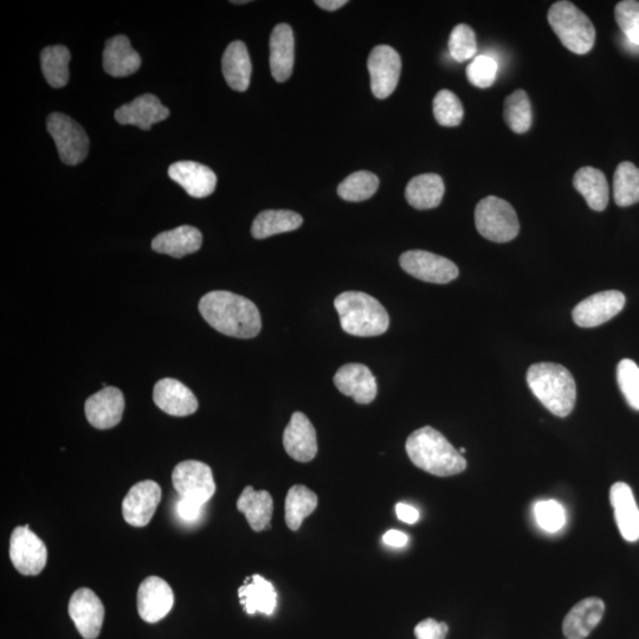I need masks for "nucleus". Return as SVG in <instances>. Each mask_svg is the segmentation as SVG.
<instances>
[{"label":"nucleus","instance_id":"e433bc0d","mask_svg":"<svg viewBox=\"0 0 639 639\" xmlns=\"http://www.w3.org/2000/svg\"><path fill=\"white\" fill-rule=\"evenodd\" d=\"M505 121L513 132L522 134L532 126V106L525 90L518 89L505 101Z\"/></svg>","mask_w":639,"mask_h":639},{"label":"nucleus","instance_id":"a878e982","mask_svg":"<svg viewBox=\"0 0 639 639\" xmlns=\"http://www.w3.org/2000/svg\"><path fill=\"white\" fill-rule=\"evenodd\" d=\"M202 244V232L191 225H182V227L161 232L154 238L152 249L158 254L182 258L197 253Z\"/></svg>","mask_w":639,"mask_h":639},{"label":"nucleus","instance_id":"473e14b6","mask_svg":"<svg viewBox=\"0 0 639 639\" xmlns=\"http://www.w3.org/2000/svg\"><path fill=\"white\" fill-rule=\"evenodd\" d=\"M318 496L305 486H294L286 497V524L292 531H298L303 520L318 507Z\"/></svg>","mask_w":639,"mask_h":639},{"label":"nucleus","instance_id":"393cba45","mask_svg":"<svg viewBox=\"0 0 639 639\" xmlns=\"http://www.w3.org/2000/svg\"><path fill=\"white\" fill-rule=\"evenodd\" d=\"M141 67V57L132 48L128 37L119 35L111 38L103 50V69L113 77H126L137 73Z\"/></svg>","mask_w":639,"mask_h":639},{"label":"nucleus","instance_id":"a18cd8bd","mask_svg":"<svg viewBox=\"0 0 639 639\" xmlns=\"http://www.w3.org/2000/svg\"><path fill=\"white\" fill-rule=\"evenodd\" d=\"M204 506L198 505V503L182 499L177 502L176 512L178 518L185 522V524H196L197 521L202 519Z\"/></svg>","mask_w":639,"mask_h":639},{"label":"nucleus","instance_id":"f3484780","mask_svg":"<svg viewBox=\"0 0 639 639\" xmlns=\"http://www.w3.org/2000/svg\"><path fill=\"white\" fill-rule=\"evenodd\" d=\"M283 447L293 460L307 463L318 454L313 424L302 412H295L283 434Z\"/></svg>","mask_w":639,"mask_h":639},{"label":"nucleus","instance_id":"f03ea898","mask_svg":"<svg viewBox=\"0 0 639 639\" xmlns=\"http://www.w3.org/2000/svg\"><path fill=\"white\" fill-rule=\"evenodd\" d=\"M406 453L419 469L431 475L448 477L463 473L467 461L440 431L424 426L406 441Z\"/></svg>","mask_w":639,"mask_h":639},{"label":"nucleus","instance_id":"72a5a7b5","mask_svg":"<svg viewBox=\"0 0 639 639\" xmlns=\"http://www.w3.org/2000/svg\"><path fill=\"white\" fill-rule=\"evenodd\" d=\"M70 58V51L64 45H53L42 51L43 75L51 87L58 89L67 86Z\"/></svg>","mask_w":639,"mask_h":639},{"label":"nucleus","instance_id":"6e6552de","mask_svg":"<svg viewBox=\"0 0 639 639\" xmlns=\"http://www.w3.org/2000/svg\"><path fill=\"white\" fill-rule=\"evenodd\" d=\"M174 489L182 499L205 506L216 493V483L208 464L199 461H184L173 470Z\"/></svg>","mask_w":639,"mask_h":639},{"label":"nucleus","instance_id":"4468645a","mask_svg":"<svg viewBox=\"0 0 639 639\" xmlns=\"http://www.w3.org/2000/svg\"><path fill=\"white\" fill-rule=\"evenodd\" d=\"M161 500V488L157 482L142 481L129 489L122 501V515L128 525L145 527L156 514Z\"/></svg>","mask_w":639,"mask_h":639},{"label":"nucleus","instance_id":"9d476101","mask_svg":"<svg viewBox=\"0 0 639 639\" xmlns=\"http://www.w3.org/2000/svg\"><path fill=\"white\" fill-rule=\"evenodd\" d=\"M400 267L416 279L436 284H447L457 279L460 270L453 261L424 250L406 251L399 258Z\"/></svg>","mask_w":639,"mask_h":639},{"label":"nucleus","instance_id":"58836bf2","mask_svg":"<svg viewBox=\"0 0 639 639\" xmlns=\"http://www.w3.org/2000/svg\"><path fill=\"white\" fill-rule=\"evenodd\" d=\"M617 382L626 402L639 411V367L634 360L624 359L618 364Z\"/></svg>","mask_w":639,"mask_h":639},{"label":"nucleus","instance_id":"4c0bfd02","mask_svg":"<svg viewBox=\"0 0 639 639\" xmlns=\"http://www.w3.org/2000/svg\"><path fill=\"white\" fill-rule=\"evenodd\" d=\"M434 115L441 126L456 127L461 125L464 116L461 100L450 90H441L435 96Z\"/></svg>","mask_w":639,"mask_h":639},{"label":"nucleus","instance_id":"f704fd0d","mask_svg":"<svg viewBox=\"0 0 639 639\" xmlns=\"http://www.w3.org/2000/svg\"><path fill=\"white\" fill-rule=\"evenodd\" d=\"M613 198L621 208L639 203V169L630 161L617 166L613 176Z\"/></svg>","mask_w":639,"mask_h":639},{"label":"nucleus","instance_id":"a19ab883","mask_svg":"<svg viewBox=\"0 0 639 639\" xmlns=\"http://www.w3.org/2000/svg\"><path fill=\"white\" fill-rule=\"evenodd\" d=\"M534 516L540 528L557 533L566 525V512L558 501L542 500L534 505Z\"/></svg>","mask_w":639,"mask_h":639},{"label":"nucleus","instance_id":"7ed1b4c3","mask_svg":"<svg viewBox=\"0 0 639 639\" xmlns=\"http://www.w3.org/2000/svg\"><path fill=\"white\" fill-rule=\"evenodd\" d=\"M527 383L533 395L554 416L567 417L577 400V385L566 367L553 363L534 364L527 372Z\"/></svg>","mask_w":639,"mask_h":639},{"label":"nucleus","instance_id":"de8ad7c7","mask_svg":"<svg viewBox=\"0 0 639 639\" xmlns=\"http://www.w3.org/2000/svg\"><path fill=\"white\" fill-rule=\"evenodd\" d=\"M385 544L390 547H404L408 544V535L403 532L397 531V529H391L386 532L383 538Z\"/></svg>","mask_w":639,"mask_h":639},{"label":"nucleus","instance_id":"09e8293b","mask_svg":"<svg viewBox=\"0 0 639 639\" xmlns=\"http://www.w3.org/2000/svg\"><path fill=\"white\" fill-rule=\"evenodd\" d=\"M347 3L348 2H346V0H318V2H315V4L319 6V8L326 11H337Z\"/></svg>","mask_w":639,"mask_h":639},{"label":"nucleus","instance_id":"0eeeda50","mask_svg":"<svg viewBox=\"0 0 639 639\" xmlns=\"http://www.w3.org/2000/svg\"><path fill=\"white\" fill-rule=\"evenodd\" d=\"M47 128L64 164L79 165L87 158L89 138L85 129L76 121L66 114L53 113L49 115Z\"/></svg>","mask_w":639,"mask_h":639},{"label":"nucleus","instance_id":"2eb2a0df","mask_svg":"<svg viewBox=\"0 0 639 639\" xmlns=\"http://www.w3.org/2000/svg\"><path fill=\"white\" fill-rule=\"evenodd\" d=\"M137 600L140 617L153 624L169 615L174 605V593L164 579L152 576L141 583Z\"/></svg>","mask_w":639,"mask_h":639},{"label":"nucleus","instance_id":"c03bdc74","mask_svg":"<svg viewBox=\"0 0 639 639\" xmlns=\"http://www.w3.org/2000/svg\"><path fill=\"white\" fill-rule=\"evenodd\" d=\"M449 632V626L445 623L437 622L436 619H424L415 628L417 639H445Z\"/></svg>","mask_w":639,"mask_h":639},{"label":"nucleus","instance_id":"f257e3e1","mask_svg":"<svg viewBox=\"0 0 639 639\" xmlns=\"http://www.w3.org/2000/svg\"><path fill=\"white\" fill-rule=\"evenodd\" d=\"M199 312L216 331L238 339L255 338L261 332V314L254 302L224 290L203 296Z\"/></svg>","mask_w":639,"mask_h":639},{"label":"nucleus","instance_id":"ddd939ff","mask_svg":"<svg viewBox=\"0 0 639 639\" xmlns=\"http://www.w3.org/2000/svg\"><path fill=\"white\" fill-rule=\"evenodd\" d=\"M69 616L83 638L95 639L102 629L105 606L94 591L83 587L70 598Z\"/></svg>","mask_w":639,"mask_h":639},{"label":"nucleus","instance_id":"c9c22d12","mask_svg":"<svg viewBox=\"0 0 639 639\" xmlns=\"http://www.w3.org/2000/svg\"><path fill=\"white\" fill-rule=\"evenodd\" d=\"M379 179L369 171L352 173L338 186V195L347 202L359 203L376 195Z\"/></svg>","mask_w":639,"mask_h":639},{"label":"nucleus","instance_id":"7c9ffc66","mask_svg":"<svg viewBox=\"0 0 639 639\" xmlns=\"http://www.w3.org/2000/svg\"><path fill=\"white\" fill-rule=\"evenodd\" d=\"M445 192L443 179L435 173L421 174L410 180L405 190L408 203L417 210H430L442 203Z\"/></svg>","mask_w":639,"mask_h":639},{"label":"nucleus","instance_id":"20e7f679","mask_svg":"<svg viewBox=\"0 0 639 639\" xmlns=\"http://www.w3.org/2000/svg\"><path fill=\"white\" fill-rule=\"evenodd\" d=\"M334 306L340 316L342 329L354 337H378L389 329V314L382 303L369 294L342 293L335 299Z\"/></svg>","mask_w":639,"mask_h":639},{"label":"nucleus","instance_id":"39448f33","mask_svg":"<svg viewBox=\"0 0 639 639\" xmlns=\"http://www.w3.org/2000/svg\"><path fill=\"white\" fill-rule=\"evenodd\" d=\"M548 23L564 47L585 55L595 47L596 29L583 11L567 0L554 3L547 15Z\"/></svg>","mask_w":639,"mask_h":639},{"label":"nucleus","instance_id":"a211bd4d","mask_svg":"<svg viewBox=\"0 0 639 639\" xmlns=\"http://www.w3.org/2000/svg\"><path fill=\"white\" fill-rule=\"evenodd\" d=\"M154 403L170 416L186 417L198 410V400L189 387L177 379L165 378L154 386Z\"/></svg>","mask_w":639,"mask_h":639},{"label":"nucleus","instance_id":"6ab92c4d","mask_svg":"<svg viewBox=\"0 0 639 639\" xmlns=\"http://www.w3.org/2000/svg\"><path fill=\"white\" fill-rule=\"evenodd\" d=\"M337 389L358 404H370L377 397L378 387L369 367L361 364H347L334 376Z\"/></svg>","mask_w":639,"mask_h":639},{"label":"nucleus","instance_id":"bb28decb","mask_svg":"<svg viewBox=\"0 0 639 639\" xmlns=\"http://www.w3.org/2000/svg\"><path fill=\"white\" fill-rule=\"evenodd\" d=\"M241 604L248 615L254 616L260 612L263 615H273L277 606V593L273 584L260 574L245 580L238 590Z\"/></svg>","mask_w":639,"mask_h":639},{"label":"nucleus","instance_id":"c85d7f7f","mask_svg":"<svg viewBox=\"0 0 639 639\" xmlns=\"http://www.w3.org/2000/svg\"><path fill=\"white\" fill-rule=\"evenodd\" d=\"M573 186L592 210L602 212L608 208L610 189L602 171L591 166L582 167L574 174Z\"/></svg>","mask_w":639,"mask_h":639},{"label":"nucleus","instance_id":"aec40b11","mask_svg":"<svg viewBox=\"0 0 639 639\" xmlns=\"http://www.w3.org/2000/svg\"><path fill=\"white\" fill-rule=\"evenodd\" d=\"M169 116L170 109L152 94L141 95L115 112V120L119 124L138 126L144 131H150L154 124L166 120Z\"/></svg>","mask_w":639,"mask_h":639},{"label":"nucleus","instance_id":"412c9836","mask_svg":"<svg viewBox=\"0 0 639 639\" xmlns=\"http://www.w3.org/2000/svg\"><path fill=\"white\" fill-rule=\"evenodd\" d=\"M169 176L191 197L205 198L216 190L217 176L208 166L196 161H178L170 166Z\"/></svg>","mask_w":639,"mask_h":639},{"label":"nucleus","instance_id":"1a4fd4ad","mask_svg":"<svg viewBox=\"0 0 639 639\" xmlns=\"http://www.w3.org/2000/svg\"><path fill=\"white\" fill-rule=\"evenodd\" d=\"M10 559L23 576H37L47 565V547L28 525L17 527L11 534Z\"/></svg>","mask_w":639,"mask_h":639},{"label":"nucleus","instance_id":"f8f14e48","mask_svg":"<svg viewBox=\"0 0 639 639\" xmlns=\"http://www.w3.org/2000/svg\"><path fill=\"white\" fill-rule=\"evenodd\" d=\"M625 296L618 290H606L590 296L573 309L574 324L593 328L605 324L623 311Z\"/></svg>","mask_w":639,"mask_h":639},{"label":"nucleus","instance_id":"37998d69","mask_svg":"<svg viewBox=\"0 0 639 639\" xmlns=\"http://www.w3.org/2000/svg\"><path fill=\"white\" fill-rule=\"evenodd\" d=\"M497 63L494 58L481 55L476 57L467 68V76L471 85L486 89L492 87L496 80Z\"/></svg>","mask_w":639,"mask_h":639},{"label":"nucleus","instance_id":"423d86ee","mask_svg":"<svg viewBox=\"0 0 639 639\" xmlns=\"http://www.w3.org/2000/svg\"><path fill=\"white\" fill-rule=\"evenodd\" d=\"M475 224L479 234L495 243H507L519 235L518 215L511 204L495 196L481 200L475 210Z\"/></svg>","mask_w":639,"mask_h":639},{"label":"nucleus","instance_id":"b1692460","mask_svg":"<svg viewBox=\"0 0 639 639\" xmlns=\"http://www.w3.org/2000/svg\"><path fill=\"white\" fill-rule=\"evenodd\" d=\"M605 604L602 599L590 597L574 605L567 613L563 631L567 639H584L589 637L602 621Z\"/></svg>","mask_w":639,"mask_h":639},{"label":"nucleus","instance_id":"79ce46f5","mask_svg":"<svg viewBox=\"0 0 639 639\" xmlns=\"http://www.w3.org/2000/svg\"><path fill=\"white\" fill-rule=\"evenodd\" d=\"M615 18L626 40L639 47V2L637 0L619 2L616 5Z\"/></svg>","mask_w":639,"mask_h":639},{"label":"nucleus","instance_id":"49530a36","mask_svg":"<svg viewBox=\"0 0 639 639\" xmlns=\"http://www.w3.org/2000/svg\"><path fill=\"white\" fill-rule=\"evenodd\" d=\"M396 514L400 521L409 525L416 524L419 519V512L417 509L410 505H406V503H398L396 506Z\"/></svg>","mask_w":639,"mask_h":639},{"label":"nucleus","instance_id":"3c124183","mask_svg":"<svg viewBox=\"0 0 639 639\" xmlns=\"http://www.w3.org/2000/svg\"><path fill=\"white\" fill-rule=\"evenodd\" d=\"M466 451H467L466 449L461 448V449H460V454L462 455V454L466 453Z\"/></svg>","mask_w":639,"mask_h":639},{"label":"nucleus","instance_id":"dca6fc26","mask_svg":"<svg viewBox=\"0 0 639 639\" xmlns=\"http://www.w3.org/2000/svg\"><path fill=\"white\" fill-rule=\"evenodd\" d=\"M125 398L116 387L107 386L87 399L86 417L90 425L100 430L112 429L121 422Z\"/></svg>","mask_w":639,"mask_h":639},{"label":"nucleus","instance_id":"c756f323","mask_svg":"<svg viewBox=\"0 0 639 639\" xmlns=\"http://www.w3.org/2000/svg\"><path fill=\"white\" fill-rule=\"evenodd\" d=\"M237 509L245 515L255 532L266 531L273 516V497L266 490L256 492L253 487L248 486L244 488L237 501Z\"/></svg>","mask_w":639,"mask_h":639},{"label":"nucleus","instance_id":"8fccbe9b","mask_svg":"<svg viewBox=\"0 0 639 639\" xmlns=\"http://www.w3.org/2000/svg\"><path fill=\"white\" fill-rule=\"evenodd\" d=\"M231 3L237 5V4H248L250 2L249 0H241V2H236V0H234V2H231Z\"/></svg>","mask_w":639,"mask_h":639},{"label":"nucleus","instance_id":"cd10ccee","mask_svg":"<svg viewBox=\"0 0 639 639\" xmlns=\"http://www.w3.org/2000/svg\"><path fill=\"white\" fill-rule=\"evenodd\" d=\"M222 70L231 89L245 92L250 86L253 73L247 45L241 41L230 43L222 58Z\"/></svg>","mask_w":639,"mask_h":639},{"label":"nucleus","instance_id":"2f4dec72","mask_svg":"<svg viewBox=\"0 0 639 639\" xmlns=\"http://www.w3.org/2000/svg\"><path fill=\"white\" fill-rule=\"evenodd\" d=\"M303 218L294 211L267 210L255 218L251 234L256 240L284 234L301 228Z\"/></svg>","mask_w":639,"mask_h":639},{"label":"nucleus","instance_id":"9b49d317","mask_svg":"<svg viewBox=\"0 0 639 639\" xmlns=\"http://www.w3.org/2000/svg\"><path fill=\"white\" fill-rule=\"evenodd\" d=\"M367 67L373 95L379 100L389 98L398 86L402 58L390 45H378L371 51Z\"/></svg>","mask_w":639,"mask_h":639},{"label":"nucleus","instance_id":"ea45409f","mask_svg":"<svg viewBox=\"0 0 639 639\" xmlns=\"http://www.w3.org/2000/svg\"><path fill=\"white\" fill-rule=\"evenodd\" d=\"M449 51L451 57L458 63L466 62L475 56L477 51L476 35L469 25L458 24L451 31Z\"/></svg>","mask_w":639,"mask_h":639},{"label":"nucleus","instance_id":"4be33fe9","mask_svg":"<svg viewBox=\"0 0 639 639\" xmlns=\"http://www.w3.org/2000/svg\"><path fill=\"white\" fill-rule=\"evenodd\" d=\"M610 502L616 524L624 540H639V508L629 484L617 482L610 490Z\"/></svg>","mask_w":639,"mask_h":639},{"label":"nucleus","instance_id":"5701e85b","mask_svg":"<svg viewBox=\"0 0 639 639\" xmlns=\"http://www.w3.org/2000/svg\"><path fill=\"white\" fill-rule=\"evenodd\" d=\"M270 70L276 82H286L293 74L295 40L288 24H277L270 36Z\"/></svg>","mask_w":639,"mask_h":639}]
</instances>
